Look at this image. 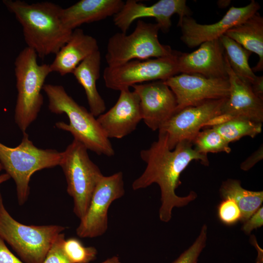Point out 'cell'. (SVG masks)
<instances>
[{"instance_id":"1","label":"cell","mask_w":263,"mask_h":263,"mask_svg":"<svg viewBox=\"0 0 263 263\" xmlns=\"http://www.w3.org/2000/svg\"><path fill=\"white\" fill-rule=\"evenodd\" d=\"M140 155L146 167L143 173L133 182L132 188L136 190L157 184L161 191L159 217L162 222L168 223L172 218L173 208L184 207L197 197L194 191L183 197L176 194V189L181 184V173L193 160L208 166L207 156L197 152L192 142L188 141L180 142L173 150H169L167 135L161 131H159L157 140L149 148L141 150Z\"/></svg>"},{"instance_id":"2","label":"cell","mask_w":263,"mask_h":263,"mask_svg":"<svg viewBox=\"0 0 263 263\" xmlns=\"http://www.w3.org/2000/svg\"><path fill=\"white\" fill-rule=\"evenodd\" d=\"M2 2L22 27L27 47L43 58L56 54L69 39L73 32L64 25L62 8L49 1L29 4L20 0Z\"/></svg>"},{"instance_id":"3","label":"cell","mask_w":263,"mask_h":263,"mask_svg":"<svg viewBox=\"0 0 263 263\" xmlns=\"http://www.w3.org/2000/svg\"><path fill=\"white\" fill-rule=\"evenodd\" d=\"M48 99V109L56 114L65 113L69 124L58 122L56 127L68 132L74 139L98 155L112 156L114 150L96 118L85 107L79 105L61 85L45 84L43 87Z\"/></svg>"},{"instance_id":"4","label":"cell","mask_w":263,"mask_h":263,"mask_svg":"<svg viewBox=\"0 0 263 263\" xmlns=\"http://www.w3.org/2000/svg\"><path fill=\"white\" fill-rule=\"evenodd\" d=\"M34 50L26 47L17 56L15 65L17 98L14 119L22 133L37 118L43 104L44 82L52 73L49 64H39Z\"/></svg>"},{"instance_id":"5","label":"cell","mask_w":263,"mask_h":263,"mask_svg":"<svg viewBox=\"0 0 263 263\" xmlns=\"http://www.w3.org/2000/svg\"><path fill=\"white\" fill-rule=\"evenodd\" d=\"M22 134L20 143L15 147L0 142V163L15 182L20 205L28 199L32 175L37 171L59 166L62 155L61 152L56 150L38 148L29 139L26 132Z\"/></svg>"},{"instance_id":"6","label":"cell","mask_w":263,"mask_h":263,"mask_svg":"<svg viewBox=\"0 0 263 263\" xmlns=\"http://www.w3.org/2000/svg\"><path fill=\"white\" fill-rule=\"evenodd\" d=\"M65 230L58 225L20 223L5 208L0 191V237L25 263H42L56 237Z\"/></svg>"},{"instance_id":"7","label":"cell","mask_w":263,"mask_h":263,"mask_svg":"<svg viewBox=\"0 0 263 263\" xmlns=\"http://www.w3.org/2000/svg\"><path fill=\"white\" fill-rule=\"evenodd\" d=\"M88 149L74 139L62 152L59 165L67 181V191L74 201L73 211L80 220L89 207L94 189L104 176L90 158Z\"/></svg>"},{"instance_id":"8","label":"cell","mask_w":263,"mask_h":263,"mask_svg":"<svg viewBox=\"0 0 263 263\" xmlns=\"http://www.w3.org/2000/svg\"><path fill=\"white\" fill-rule=\"evenodd\" d=\"M160 28L157 23L138 20L130 34L116 33L108 41L105 55L109 67H114L134 59L170 56L177 51L161 43L158 39Z\"/></svg>"},{"instance_id":"9","label":"cell","mask_w":263,"mask_h":263,"mask_svg":"<svg viewBox=\"0 0 263 263\" xmlns=\"http://www.w3.org/2000/svg\"><path fill=\"white\" fill-rule=\"evenodd\" d=\"M172 56L145 60L134 59L114 67H106L103 71L106 86L121 91L145 82L165 80L179 74L177 56Z\"/></svg>"},{"instance_id":"10","label":"cell","mask_w":263,"mask_h":263,"mask_svg":"<svg viewBox=\"0 0 263 263\" xmlns=\"http://www.w3.org/2000/svg\"><path fill=\"white\" fill-rule=\"evenodd\" d=\"M123 173L103 176L97 183L88 209L76 229L80 238L102 236L108 226V212L111 204L125 194Z\"/></svg>"},{"instance_id":"11","label":"cell","mask_w":263,"mask_h":263,"mask_svg":"<svg viewBox=\"0 0 263 263\" xmlns=\"http://www.w3.org/2000/svg\"><path fill=\"white\" fill-rule=\"evenodd\" d=\"M226 98L207 100L175 112L158 130L167 134L169 150L183 141L192 142L203 127L222 114Z\"/></svg>"},{"instance_id":"12","label":"cell","mask_w":263,"mask_h":263,"mask_svg":"<svg viewBox=\"0 0 263 263\" xmlns=\"http://www.w3.org/2000/svg\"><path fill=\"white\" fill-rule=\"evenodd\" d=\"M163 81L175 95L177 102L176 111L207 100L228 98L229 94L228 79L181 74Z\"/></svg>"},{"instance_id":"13","label":"cell","mask_w":263,"mask_h":263,"mask_svg":"<svg viewBox=\"0 0 263 263\" xmlns=\"http://www.w3.org/2000/svg\"><path fill=\"white\" fill-rule=\"evenodd\" d=\"M260 7L259 3L254 0L243 7L231 6L220 20L210 24H200L190 16L184 17L177 24L182 32L180 38L189 48L219 38L227 30L258 12Z\"/></svg>"},{"instance_id":"14","label":"cell","mask_w":263,"mask_h":263,"mask_svg":"<svg viewBox=\"0 0 263 263\" xmlns=\"http://www.w3.org/2000/svg\"><path fill=\"white\" fill-rule=\"evenodd\" d=\"M179 16V20L183 17L190 16L191 10L185 0H160L147 5L138 0H128L121 10L113 16L114 25L122 33H126L132 23L143 18H153L162 32L167 33L171 26V17ZM178 20V21H179Z\"/></svg>"},{"instance_id":"15","label":"cell","mask_w":263,"mask_h":263,"mask_svg":"<svg viewBox=\"0 0 263 263\" xmlns=\"http://www.w3.org/2000/svg\"><path fill=\"white\" fill-rule=\"evenodd\" d=\"M132 87L140 99L142 120L152 131L159 130L176 111L177 102L175 94L163 80Z\"/></svg>"},{"instance_id":"16","label":"cell","mask_w":263,"mask_h":263,"mask_svg":"<svg viewBox=\"0 0 263 263\" xmlns=\"http://www.w3.org/2000/svg\"><path fill=\"white\" fill-rule=\"evenodd\" d=\"M117 102L96 120L109 139H121L133 132L142 120L138 95L129 89L120 91Z\"/></svg>"},{"instance_id":"17","label":"cell","mask_w":263,"mask_h":263,"mask_svg":"<svg viewBox=\"0 0 263 263\" xmlns=\"http://www.w3.org/2000/svg\"><path fill=\"white\" fill-rule=\"evenodd\" d=\"M179 73L228 79L225 50L219 38L203 42L190 53L179 52Z\"/></svg>"},{"instance_id":"18","label":"cell","mask_w":263,"mask_h":263,"mask_svg":"<svg viewBox=\"0 0 263 263\" xmlns=\"http://www.w3.org/2000/svg\"><path fill=\"white\" fill-rule=\"evenodd\" d=\"M229 94L222 109L226 120L242 117L263 122V100L253 92L251 85L239 78L232 70L225 56Z\"/></svg>"},{"instance_id":"19","label":"cell","mask_w":263,"mask_h":263,"mask_svg":"<svg viewBox=\"0 0 263 263\" xmlns=\"http://www.w3.org/2000/svg\"><path fill=\"white\" fill-rule=\"evenodd\" d=\"M98 50L96 39L85 34L82 29L77 28L73 31L67 42L49 64L51 71L61 76L72 74L83 60Z\"/></svg>"},{"instance_id":"20","label":"cell","mask_w":263,"mask_h":263,"mask_svg":"<svg viewBox=\"0 0 263 263\" xmlns=\"http://www.w3.org/2000/svg\"><path fill=\"white\" fill-rule=\"evenodd\" d=\"M124 2L121 0H80L62 9V19L65 26L73 31L84 23L113 16L121 10Z\"/></svg>"},{"instance_id":"21","label":"cell","mask_w":263,"mask_h":263,"mask_svg":"<svg viewBox=\"0 0 263 263\" xmlns=\"http://www.w3.org/2000/svg\"><path fill=\"white\" fill-rule=\"evenodd\" d=\"M101 62V53L98 50L83 60L72 73L83 88L90 112L94 117L104 113L106 109L105 102L96 87V82L100 77Z\"/></svg>"},{"instance_id":"22","label":"cell","mask_w":263,"mask_h":263,"mask_svg":"<svg viewBox=\"0 0 263 263\" xmlns=\"http://www.w3.org/2000/svg\"><path fill=\"white\" fill-rule=\"evenodd\" d=\"M225 35L258 55L259 60L252 70L254 72L263 71V18L258 12L227 30Z\"/></svg>"},{"instance_id":"23","label":"cell","mask_w":263,"mask_h":263,"mask_svg":"<svg viewBox=\"0 0 263 263\" xmlns=\"http://www.w3.org/2000/svg\"><path fill=\"white\" fill-rule=\"evenodd\" d=\"M219 192L222 199L229 198L236 202L242 213L243 223L262 206L263 191L246 189L237 179H227L223 181Z\"/></svg>"},{"instance_id":"24","label":"cell","mask_w":263,"mask_h":263,"mask_svg":"<svg viewBox=\"0 0 263 263\" xmlns=\"http://www.w3.org/2000/svg\"><path fill=\"white\" fill-rule=\"evenodd\" d=\"M219 39L232 70L239 78L251 85L257 76L248 62L252 53L225 35Z\"/></svg>"},{"instance_id":"25","label":"cell","mask_w":263,"mask_h":263,"mask_svg":"<svg viewBox=\"0 0 263 263\" xmlns=\"http://www.w3.org/2000/svg\"><path fill=\"white\" fill-rule=\"evenodd\" d=\"M210 127L229 144L244 136L255 137L262 132V123L244 117H235Z\"/></svg>"},{"instance_id":"26","label":"cell","mask_w":263,"mask_h":263,"mask_svg":"<svg viewBox=\"0 0 263 263\" xmlns=\"http://www.w3.org/2000/svg\"><path fill=\"white\" fill-rule=\"evenodd\" d=\"M192 143L197 152L204 154L220 152L229 153L231 150L229 143L212 127H207L200 131Z\"/></svg>"},{"instance_id":"27","label":"cell","mask_w":263,"mask_h":263,"mask_svg":"<svg viewBox=\"0 0 263 263\" xmlns=\"http://www.w3.org/2000/svg\"><path fill=\"white\" fill-rule=\"evenodd\" d=\"M64 252L71 263H89L94 260L97 254L93 246H85L78 239L71 238L65 240Z\"/></svg>"},{"instance_id":"28","label":"cell","mask_w":263,"mask_h":263,"mask_svg":"<svg viewBox=\"0 0 263 263\" xmlns=\"http://www.w3.org/2000/svg\"><path fill=\"white\" fill-rule=\"evenodd\" d=\"M207 238V226L204 224L193 244L171 263H198L199 258L206 246Z\"/></svg>"},{"instance_id":"29","label":"cell","mask_w":263,"mask_h":263,"mask_svg":"<svg viewBox=\"0 0 263 263\" xmlns=\"http://www.w3.org/2000/svg\"><path fill=\"white\" fill-rule=\"evenodd\" d=\"M220 221L226 225H232L242 220V213L236 202L232 199L225 198L217 207Z\"/></svg>"},{"instance_id":"30","label":"cell","mask_w":263,"mask_h":263,"mask_svg":"<svg viewBox=\"0 0 263 263\" xmlns=\"http://www.w3.org/2000/svg\"><path fill=\"white\" fill-rule=\"evenodd\" d=\"M65 234H59L52 243L42 263H71L63 248Z\"/></svg>"},{"instance_id":"31","label":"cell","mask_w":263,"mask_h":263,"mask_svg":"<svg viewBox=\"0 0 263 263\" xmlns=\"http://www.w3.org/2000/svg\"><path fill=\"white\" fill-rule=\"evenodd\" d=\"M263 225V207L262 206L249 219L244 222L242 230L246 235Z\"/></svg>"},{"instance_id":"32","label":"cell","mask_w":263,"mask_h":263,"mask_svg":"<svg viewBox=\"0 0 263 263\" xmlns=\"http://www.w3.org/2000/svg\"><path fill=\"white\" fill-rule=\"evenodd\" d=\"M0 263H24L10 251L4 241L0 237Z\"/></svg>"},{"instance_id":"33","label":"cell","mask_w":263,"mask_h":263,"mask_svg":"<svg viewBox=\"0 0 263 263\" xmlns=\"http://www.w3.org/2000/svg\"><path fill=\"white\" fill-rule=\"evenodd\" d=\"M263 158V147L262 144L256 151L241 164L240 168L244 171H248Z\"/></svg>"},{"instance_id":"34","label":"cell","mask_w":263,"mask_h":263,"mask_svg":"<svg viewBox=\"0 0 263 263\" xmlns=\"http://www.w3.org/2000/svg\"><path fill=\"white\" fill-rule=\"evenodd\" d=\"M251 87L253 93L263 100V76H257Z\"/></svg>"},{"instance_id":"35","label":"cell","mask_w":263,"mask_h":263,"mask_svg":"<svg viewBox=\"0 0 263 263\" xmlns=\"http://www.w3.org/2000/svg\"><path fill=\"white\" fill-rule=\"evenodd\" d=\"M100 263H122L118 257L114 256Z\"/></svg>"},{"instance_id":"36","label":"cell","mask_w":263,"mask_h":263,"mask_svg":"<svg viewBox=\"0 0 263 263\" xmlns=\"http://www.w3.org/2000/svg\"><path fill=\"white\" fill-rule=\"evenodd\" d=\"M3 169V168L0 163V173L1 171ZM10 178V176L6 173L0 174V184L3 183L4 182L7 181Z\"/></svg>"}]
</instances>
